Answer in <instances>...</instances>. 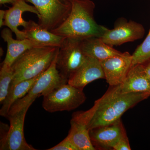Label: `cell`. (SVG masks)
<instances>
[{
	"label": "cell",
	"mask_w": 150,
	"mask_h": 150,
	"mask_svg": "<svg viewBox=\"0 0 150 150\" xmlns=\"http://www.w3.org/2000/svg\"><path fill=\"white\" fill-rule=\"evenodd\" d=\"M31 3L40 14L38 24L51 31L60 26L67 18L71 9V4H63L60 0H25Z\"/></svg>",
	"instance_id": "7"
},
{
	"label": "cell",
	"mask_w": 150,
	"mask_h": 150,
	"mask_svg": "<svg viewBox=\"0 0 150 150\" xmlns=\"http://www.w3.org/2000/svg\"><path fill=\"white\" fill-rule=\"evenodd\" d=\"M132 55L128 52L100 61L105 79L110 86L121 85L132 67Z\"/></svg>",
	"instance_id": "10"
},
{
	"label": "cell",
	"mask_w": 150,
	"mask_h": 150,
	"mask_svg": "<svg viewBox=\"0 0 150 150\" xmlns=\"http://www.w3.org/2000/svg\"><path fill=\"white\" fill-rule=\"evenodd\" d=\"M120 87L123 93H143L150 94V79L146 72L144 65L132 66Z\"/></svg>",
	"instance_id": "14"
},
{
	"label": "cell",
	"mask_w": 150,
	"mask_h": 150,
	"mask_svg": "<svg viewBox=\"0 0 150 150\" xmlns=\"http://www.w3.org/2000/svg\"><path fill=\"white\" fill-rule=\"evenodd\" d=\"M59 49L57 46H40L30 48L21 54L11 66L13 78L10 90L20 82L35 78L48 69Z\"/></svg>",
	"instance_id": "3"
},
{
	"label": "cell",
	"mask_w": 150,
	"mask_h": 150,
	"mask_svg": "<svg viewBox=\"0 0 150 150\" xmlns=\"http://www.w3.org/2000/svg\"><path fill=\"white\" fill-rule=\"evenodd\" d=\"M132 66L144 64L150 60V28L143 42L137 47L132 55Z\"/></svg>",
	"instance_id": "21"
},
{
	"label": "cell",
	"mask_w": 150,
	"mask_h": 150,
	"mask_svg": "<svg viewBox=\"0 0 150 150\" xmlns=\"http://www.w3.org/2000/svg\"><path fill=\"white\" fill-rule=\"evenodd\" d=\"M126 134L121 119L89 130L91 139L96 149H112L115 143Z\"/></svg>",
	"instance_id": "12"
},
{
	"label": "cell",
	"mask_w": 150,
	"mask_h": 150,
	"mask_svg": "<svg viewBox=\"0 0 150 150\" xmlns=\"http://www.w3.org/2000/svg\"><path fill=\"white\" fill-rule=\"evenodd\" d=\"M69 16L51 32L65 38L83 39L100 37L108 29L98 24L94 18L95 4L91 0H72Z\"/></svg>",
	"instance_id": "2"
},
{
	"label": "cell",
	"mask_w": 150,
	"mask_h": 150,
	"mask_svg": "<svg viewBox=\"0 0 150 150\" xmlns=\"http://www.w3.org/2000/svg\"><path fill=\"white\" fill-rule=\"evenodd\" d=\"M113 150H130V147L129 139L127 137L126 134L123 135L120 138L118 142L115 143L112 147Z\"/></svg>",
	"instance_id": "23"
},
{
	"label": "cell",
	"mask_w": 150,
	"mask_h": 150,
	"mask_svg": "<svg viewBox=\"0 0 150 150\" xmlns=\"http://www.w3.org/2000/svg\"><path fill=\"white\" fill-rule=\"evenodd\" d=\"M22 30L25 38L37 41L46 46L60 47L66 38L43 28L36 23L28 29Z\"/></svg>",
	"instance_id": "19"
},
{
	"label": "cell",
	"mask_w": 150,
	"mask_h": 150,
	"mask_svg": "<svg viewBox=\"0 0 150 150\" xmlns=\"http://www.w3.org/2000/svg\"><path fill=\"white\" fill-rule=\"evenodd\" d=\"M145 32L142 24L121 18L116 21L113 29L108 28L100 38L106 44L113 47L142 39Z\"/></svg>",
	"instance_id": "9"
},
{
	"label": "cell",
	"mask_w": 150,
	"mask_h": 150,
	"mask_svg": "<svg viewBox=\"0 0 150 150\" xmlns=\"http://www.w3.org/2000/svg\"><path fill=\"white\" fill-rule=\"evenodd\" d=\"M99 79H105L100 61L87 56L85 62L69 79L68 83L83 89L88 84Z\"/></svg>",
	"instance_id": "13"
},
{
	"label": "cell",
	"mask_w": 150,
	"mask_h": 150,
	"mask_svg": "<svg viewBox=\"0 0 150 150\" xmlns=\"http://www.w3.org/2000/svg\"><path fill=\"white\" fill-rule=\"evenodd\" d=\"M13 78L11 66L3 62L0 71V103L2 104L9 91Z\"/></svg>",
	"instance_id": "20"
},
{
	"label": "cell",
	"mask_w": 150,
	"mask_h": 150,
	"mask_svg": "<svg viewBox=\"0 0 150 150\" xmlns=\"http://www.w3.org/2000/svg\"><path fill=\"white\" fill-rule=\"evenodd\" d=\"M6 11L0 10V27L1 28L4 24V20L5 18Z\"/></svg>",
	"instance_id": "24"
},
{
	"label": "cell",
	"mask_w": 150,
	"mask_h": 150,
	"mask_svg": "<svg viewBox=\"0 0 150 150\" xmlns=\"http://www.w3.org/2000/svg\"><path fill=\"white\" fill-rule=\"evenodd\" d=\"M145 70L150 79V60L144 64Z\"/></svg>",
	"instance_id": "26"
},
{
	"label": "cell",
	"mask_w": 150,
	"mask_h": 150,
	"mask_svg": "<svg viewBox=\"0 0 150 150\" xmlns=\"http://www.w3.org/2000/svg\"><path fill=\"white\" fill-rule=\"evenodd\" d=\"M150 96L143 93H123L120 85L110 86L91 108L74 112L72 118L83 123L89 130L109 125L121 119L127 110Z\"/></svg>",
	"instance_id": "1"
},
{
	"label": "cell",
	"mask_w": 150,
	"mask_h": 150,
	"mask_svg": "<svg viewBox=\"0 0 150 150\" xmlns=\"http://www.w3.org/2000/svg\"><path fill=\"white\" fill-rule=\"evenodd\" d=\"M48 150H78L67 137L63 141Z\"/></svg>",
	"instance_id": "22"
},
{
	"label": "cell",
	"mask_w": 150,
	"mask_h": 150,
	"mask_svg": "<svg viewBox=\"0 0 150 150\" xmlns=\"http://www.w3.org/2000/svg\"><path fill=\"white\" fill-rule=\"evenodd\" d=\"M60 1L63 4H71L72 0H60Z\"/></svg>",
	"instance_id": "27"
},
{
	"label": "cell",
	"mask_w": 150,
	"mask_h": 150,
	"mask_svg": "<svg viewBox=\"0 0 150 150\" xmlns=\"http://www.w3.org/2000/svg\"><path fill=\"white\" fill-rule=\"evenodd\" d=\"M30 107H25L14 114L8 116L7 118H8L10 124L5 132L1 131L0 150H36L28 144L24 137L25 120Z\"/></svg>",
	"instance_id": "8"
},
{
	"label": "cell",
	"mask_w": 150,
	"mask_h": 150,
	"mask_svg": "<svg viewBox=\"0 0 150 150\" xmlns=\"http://www.w3.org/2000/svg\"><path fill=\"white\" fill-rule=\"evenodd\" d=\"M57 55L51 66L41 74L27 94L14 103L8 116L30 106L38 97L44 96L57 87L68 83V81L62 77L56 67Z\"/></svg>",
	"instance_id": "4"
},
{
	"label": "cell",
	"mask_w": 150,
	"mask_h": 150,
	"mask_svg": "<svg viewBox=\"0 0 150 150\" xmlns=\"http://www.w3.org/2000/svg\"><path fill=\"white\" fill-rule=\"evenodd\" d=\"M82 40L66 38L59 47L56 67L62 77L68 81L85 62L87 57L83 51Z\"/></svg>",
	"instance_id": "6"
},
{
	"label": "cell",
	"mask_w": 150,
	"mask_h": 150,
	"mask_svg": "<svg viewBox=\"0 0 150 150\" xmlns=\"http://www.w3.org/2000/svg\"><path fill=\"white\" fill-rule=\"evenodd\" d=\"M42 74L33 79L21 81L17 84L13 88L10 90L7 96L2 104L0 110L1 116L7 117L11 106L17 100L27 94Z\"/></svg>",
	"instance_id": "18"
},
{
	"label": "cell",
	"mask_w": 150,
	"mask_h": 150,
	"mask_svg": "<svg viewBox=\"0 0 150 150\" xmlns=\"http://www.w3.org/2000/svg\"><path fill=\"white\" fill-rule=\"evenodd\" d=\"M12 32L8 28H4L1 33L2 38L7 43V51L4 62L10 66H12L18 57L28 49L34 47L46 46L27 38L16 40L13 38Z\"/></svg>",
	"instance_id": "15"
},
{
	"label": "cell",
	"mask_w": 150,
	"mask_h": 150,
	"mask_svg": "<svg viewBox=\"0 0 150 150\" xmlns=\"http://www.w3.org/2000/svg\"><path fill=\"white\" fill-rule=\"evenodd\" d=\"M81 46L86 56L95 58L100 61L122 54L104 43L99 37H90L83 39L82 40Z\"/></svg>",
	"instance_id": "16"
},
{
	"label": "cell",
	"mask_w": 150,
	"mask_h": 150,
	"mask_svg": "<svg viewBox=\"0 0 150 150\" xmlns=\"http://www.w3.org/2000/svg\"><path fill=\"white\" fill-rule=\"evenodd\" d=\"M19 0H0L1 5L5 4H11L13 5L16 4Z\"/></svg>",
	"instance_id": "25"
},
{
	"label": "cell",
	"mask_w": 150,
	"mask_h": 150,
	"mask_svg": "<svg viewBox=\"0 0 150 150\" xmlns=\"http://www.w3.org/2000/svg\"><path fill=\"white\" fill-rule=\"evenodd\" d=\"M25 12L35 13L38 18H40V14L36 8L28 4L25 0H19L12 7L6 10L4 25L10 29L15 34L16 39L19 40L25 39V37L23 31L18 29V26H22L24 29H27L35 23L32 21H25L23 18V14Z\"/></svg>",
	"instance_id": "11"
},
{
	"label": "cell",
	"mask_w": 150,
	"mask_h": 150,
	"mask_svg": "<svg viewBox=\"0 0 150 150\" xmlns=\"http://www.w3.org/2000/svg\"><path fill=\"white\" fill-rule=\"evenodd\" d=\"M83 89L68 83L57 87L43 96L42 107L47 112L75 110L86 101Z\"/></svg>",
	"instance_id": "5"
},
{
	"label": "cell",
	"mask_w": 150,
	"mask_h": 150,
	"mask_svg": "<svg viewBox=\"0 0 150 150\" xmlns=\"http://www.w3.org/2000/svg\"><path fill=\"white\" fill-rule=\"evenodd\" d=\"M71 129L67 137L78 150H95L89 134V130L83 123L71 118Z\"/></svg>",
	"instance_id": "17"
}]
</instances>
